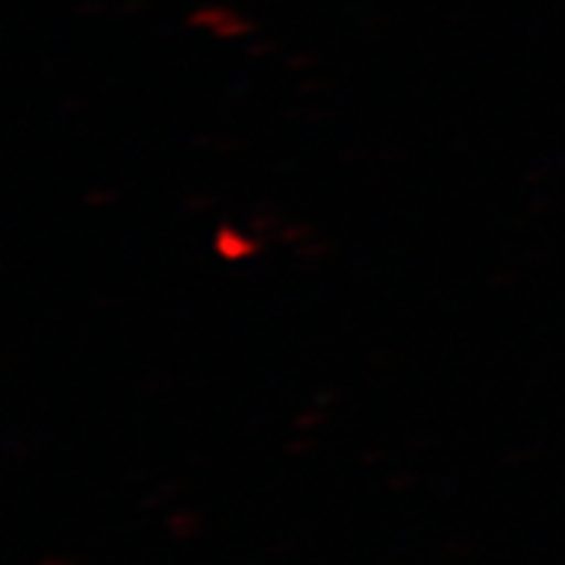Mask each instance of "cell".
Returning a JSON list of instances; mask_svg holds the SVG:
<instances>
[{
    "mask_svg": "<svg viewBox=\"0 0 565 565\" xmlns=\"http://www.w3.org/2000/svg\"><path fill=\"white\" fill-rule=\"evenodd\" d=\"M214 246H216V252L223 254L225 260H231V263L246 260V257H252L254 254L252 239L243 237L237 228H220V234H216V239H214Z\"/></svg>",
    "mask_w": 565,
    "mask_h": 565,
    "instance_id": "1",
    "label": "cell"
}]
</instances>
